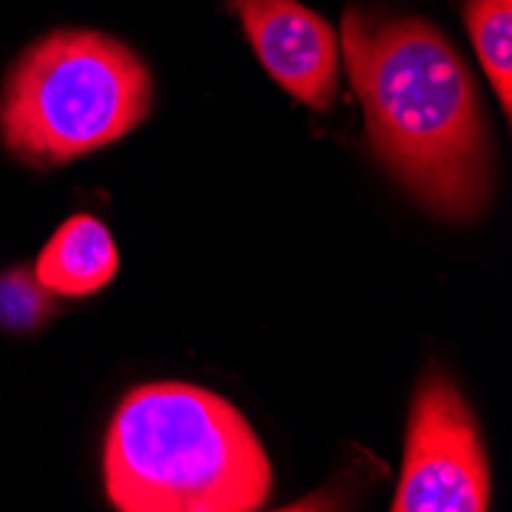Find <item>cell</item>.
<instances>
[{
	"label": "cell",
	"instance_id": "cell-1",
	"mask_svg": "<svg viewBox=\"0 0 512 512\" xmlns=\"http://www.w3.org/2000/svg\"><path fill=\"white\" fill-rule=\"evenodd\" d=\"M347 74L368 142L430 212L467 221L491 197V142L470 65L424 19L344 13Z\"/></svg>",
	"mask_w": 512,
	"mask_h": 512
},
{
	"label": "cell",
	"instance_id": "cell-2",
	"mask_svg": "<svg viewBox=\"0 0 512 512\" xmlns=\"http://www.w3.org/2000/svg\"><path fill=\"white\" fill-rule=\"evenodd\" d=\"M102 463L123 512H255L273 491L267 451L240 408L191 384L132 390Z\"/></svg>",
	"mask_w": 512,
	"mask_h": 512
},
{
	"label": "cell",
	"instance_id": "cell-3",
	"mask_svg": "<svg viewBox=\"0 0 512 512\" xmlns=\"http://www.w3.org/2000/svg\"><path fill=\"white\" fill-rule=\"evenodd\" d=\"M151 102V71L126 43L53 31L28 46L4 83L0 138L28 166H65L129 135Z\"/></svg>",
	"mask_w": 512,
	"mask_h": 512
},
{
	"label": "cell",
	"instance_id": "cell-4",
	"mask_svg": "<svg viewBox=\"0 0 512 512\" xmlns=\"http://www.w3.org/2000/svg\"><path fill=\"white\" fill-rule=\"evenodd\" d=\"M491 470L476 414L448 378H427L414 396L393 512H485Z\"/></svg>",
	"mask_w": 512,
	"mask_h": 512
},
{
	"label": "cell",
	"instance_id": "cell-5",
	"mask_svg": "<svg viewBox=\"0 0 512 512\" xmlns=\"http://www.w3.org/2000/svg\"><path fill=\"white\" fill-rule=\"evenodd\" d=\"M264 71L313 111H329L338 92V37L298 0H230Z\"/></svg>",
	"mask_w": 512,
	"mask_h": 512
},
{
	"label": "cell",
	"instance_id": "cell-6",
	"mask_svg": "<svg viewBox=\"0 0 512 512\" xmlns=\"http://www.w3.org/2000/svg\"><path fill=\"white\" fill-rule=\"evenodd\" d=\"M117 249L108 227L92 215L68 218L37 258V279L62 298H86L117 273Z\"/></svg>",
	"mask_w": 512,
	"mask_h": 512
},
{
	"label": "cell",
	"instance_id": "cell-7",
	"mask_svg": "<svg viewBox=\"0 0 512 512\" xmlns=\"http://www.w3.org/2000/svg\"><path fill=\"white\" fill-rule=\"evenodd\" d=\"M467 31L473 34L479 62L497 92L503 114L512 108V53H509V31H512V0H467L463 4Z\"/></svg>",
	"mask_w": 512,
	"mask_h": 512
},
{
	"label": "cell",
	"instance_id": "cell-8",
	"mask_svg": "<svg viewBox=\"0 0 512 512\" xmlns=\"http://www.w3.org/2000/svg\"><path fill=\"white\" fill-rule=\"evenodd\" d=\"M56 310V295L40 283L34 270L16 267L0 276V325L4 329L34 332Z\"/></svg>",
	"mask_w": 512,
	"mask_h": 512
}]
</instances>
